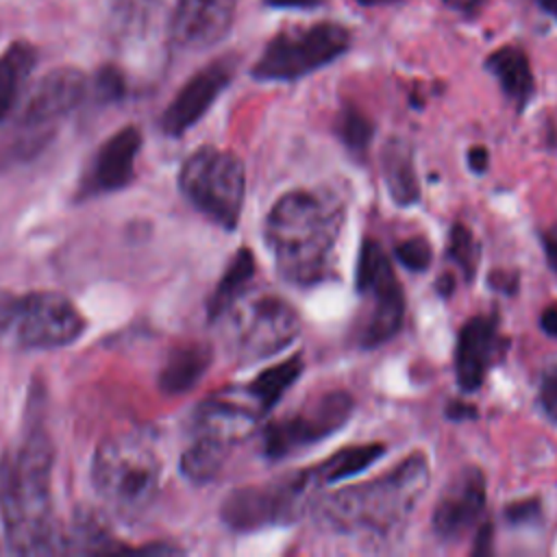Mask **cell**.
Wrapping results in <instances>:
<instances>
[{
    "label": "cell",
    "instance_id": "6da1fadb",
    "mask_svg": "<svg viewBox=\"0 0 557 557\" xmlns=\"http://www.w3.org/2000/svg\"><path fill=\"white\" fill-rule=\"evenodd\" d=\"M30 409L20 440L0 455V518L11 553L48 555L63 550L52 511L54 455L39 403Z\"/></svg>",
    "mask_w": 557,
    "mask_h": 557
},
{
    "label": "cell",
    "instance_id": "7a4b0ae2",
    "mask_svg": "<svg viewBox=\"0 0 557 557\" xmlns=\"http://www.w3.org/2000/svg\"><path fill=\"white\" fill-rule=\"evenodd\" d=\"M431 481L429 459L413 453L376 479L324 494L311 507L324 531L370 544L400 537Z\"/></svg>",
    "mask_w": 557,
    "mask_h": 557
},
{
    "label": "cell",
    "instance_id": "3957f363",
    "mask_svg": "<svg viewBox=\"0 0 557 557\" xmlns=\"http://www.w3.org/2000/svg\"><path fill=\"white\" fill-rule=\"evenodd\" d=\"M344 218V202L331 191L292 189L272 205L263 235L285 283L313 287L333 274Z\"/></svg>",
    "mask_w": 557,
    "mask_h": 557
},
{
    "label": "cell",
    "instance_id": "277c9868",
    "mask_svg": "<svg viewBox=\"0 0 557 557\" xmlns=\"http://www.w3.org/2000/svg\"><path fill=\"white\" fill-rule=\"evenodd\" d=\"M161 474V457L141 431L111 435L94 453V490L120 518H139L154 503Z\"/></svg>",
    "mask_w": 557,
    "mask_h": 557
},
{
    "label": "cell",
    "instance_id": "5b68a950",
    "mask_svg": "<svg viewBox=\"0 0 557 557\" xmlns=\"http://www.w3.org/2000/svg\"><path fill=\"white\" fill-rule=\"evenodd\" d=\"M78 307L59 292L0 289V339L28 350L74 344L85 331Z\"/></svg>",
    "mask_w": 557,
    "mask_h": 557
},
{
    "label": "cell",
    "instance_id": "8992f818",
    "mask_svg": "<svg viewBox=\"0 0 557 557\" xmlns=\"http://www.w3.org/2000/svg\"><path fill=\"white\" fill-rule=\"evenodd\" d=\"M178 187L207 220L224 231L237 228L246 198V168L235 152L200 146L181 165Z\"/></svg>",
    "mask_w": 557,
    "mask_h": 557
},
{
    "label": "cell",
    "instance_id": "52a82bcc",
    "mask_svg": "<svg viewBox=\"0 0 557 557\" xmlns=\"http://www.w3.org/2000/svg\"><path fill=\"white\" fill-rule=\"evenodd\" d=\"M355 289L361 298V315L352 331L355 344L366 350L379 348L400 331L407 305L389 255L372 237L361 242Z\"/></svg>",
    "mask_w": 557,
    "mask_h": 557
},
{
    "label": "cell",
    "instance_id": "ba28073f",
    "mask_svg": "<svg viewBox=\"0 0 557 557\" xmlns=\"http://www.w3.org/2000/svg\"><path fill=\"white\" fill-rule=\"evenodd\" d=\"M350 48V30L339 22H315L278 30L259 54L250 74L261 83H294Z\"/></svg>",
    "mask_w": 557,
    "mask_h": 557
},
{
    "label": "cell",
    "instance_id": "9c48e42d",
    "mask_svg": "<svg viewBox=\"0 0 557 557\" xmlns=\"http://www.w3.org/2000/svg\"><path fill=\"white\" fill-rule=\"evenodd\" d=\"M311 468H302L268 483L233 490L220 507L222 522L237 533H252L276 524H292L302 516L318 490Z\"/></svg>",
    "mask_w": 557,
    "mask_h": 557
},
{
    "label": "cell",
    "instance_id": "30bf717a",
    "mask_svg": "<svg viewBox=\"0 0 557 557\" xmlns=\"http://www.w3.org/2000/svg\"><path fill=\"white\" fill-rule=\"evenodd\" d=\"M355 411V398L346 389L322 392L296 411L272 420L261 437V450L265 459L281 461L300 450L329 440L350 420Z\"/></svg>",
    "mask_w": 557,
    "mask_h": 557
},
{
    "label": "cell",
    "instance_id": "8fae6325",
    "mask_svg": "<svg viewBox=\"0 0 557 557\" xmlns=\"http://www.w3.org/2000/svg\"><path fill=\"white\" fill-rule=\"evenodd\" d=\"M231 333L233 346L242 361H259L287 348L300 335V318L296 309L274 296L263 294L233 305Z\"/></svg>",
    "mask_w": 557,
    "mask_h": 557
},
{
    "label": "cell",
    "instance_id": "7c38bea8",
    "mask_svg": "<svg viewBox=\"0 0 557 557\" xmlns=\"http://www.w3.org/2000/svg\"><path fill=\"white\" fill-rule=\"evenodd\" d=\"M485 503L487 481L483 470L476 466L457 470L435 500L431 513L433 535L444 544L459 542L470 529L479 524L485 511Z\"/></svg>",
    "mask_w": 557,
    "mask_h": 557
},
{
    "label": "cell",
    "instance_id": "4fadbf2b",
    "mask_svg": "<svg viewBox=\"0 0 557 557\" xmlns=\"http://www.w3.org/2000/svg\"><path fill=\"white\" fill-rule=\"evenodd\" d=\"M237 70V57L224 54L200 67L174 96L161 115V131L168 137L185 135L211 109L218 96L231 85Z\"/></svg>",
    "mask_w": 557,
    "mask_h": 557
},
{
    "label": "cell",
    "instance_id": "5bb4252c",
    "mask_svg": "<svg viewBox=\"0 0 557 557\" xmlns=\"http://www.w3.org/2000/svg\"><path fill=\"white\" fill-rule=\"evenodd\" d=\"M509 342L498 331L496 315H472L457 333L455 379L463 394L481 389L487 372L505 355Z\"/></svg>",
    "mask_w": 557,
    "mask_h": 557
},
{
    "label": "cell",
    "instance_id": "9a60e30c",
    "mask_svg": "<svg viewBox=\"0 0 557 557\" xmlns=\"http://www.w3.org/2000/svg\"><path fill=\"white\" fill-rule=\"evenodd\" d=\"M141 148V133L135 126H124L115 131L100 148L94 152L87 170L83 172L76 198H94L124 189L135 178V163Z\"/></svg>",
    "mask_w": 557,
    "mask_h": 557
},
{
    "label": "cell",
    "instance_id": "2e32d148",
    "mask_svg": "<svg viewBox=\"0 0 557 557\" xmlns=\"http://www.w3.org/2000/svg\"><path fill=\"white\" fill-rule=\"evenodd\" d=\"M237 0H176L172 37L185 50H205L231 28Z\"/></svg>",
    "mask_w": 557,
    "mask_h": 557
},
{
    "label": "cell",
    "instance_id": "e0dca14e",
    "mask_svg": "<svg viewBox=\"0 0 557 557\" xmlns=\"http://www.w3.org/2000/svg\"><path fill=\"white\" fill-rule=\"evenodd\" d=\"M87 76L76 67H57L39 78L28 94L20 122L26 126L48 124L70 113L85 98Z\"/></svg>",
    "mask_w": 557,
    "mask_h": 557
},
{
    "label": "cell",
    "instance_id": "ac0fdd59",
    "mask_svg": "<svg viewBox=\"0 0 557 557\" xmlns=\"http://www.w3.org/2000/svg\"><path fill=\"white\" fill-rule=\"evenodd\" d=\"M255 422L257 411L226 394L202 400L191 418L194 435L215 440L228 448L248 437L255 429Z\"/></svg>",
    "mask_w": 557,
    "mask_h": 557
},
{
    "label": "cell",
    "instance_id": "d6986e66",
    "mask_svg": "<svg viewBox=\"0 0 557 557\" xmlns=\"http://www.w3.org/2000/svg\"><path fill=\"white\" fill-rule=\"evenodd\" d=\"M483 67L496 78L513 109L522 113L535 96V78L527 52L516 44H505L485 57Z\"/></svg>",
    "mask_w": 557,
    "mask_h": 557
},
{
    "label": "cell",
    "instance_id": "ffe728a7",
    "mask_svg": "<svg viewBox=\"0 0 557 557\" xmlns=\"http://www.w3.org/2000/svg\"><path fill=\"white\" fill-rule=\"evenodd\" d=\"M381 172L389 198L400 207H411L420 200V181L416 172L413 148L409 141L394 137L381 148Z\"/></svg>",
    "mask_w": 557,
    "mask_h": 557
},
{
    "label": "cell",
    "instance_id": "44dd1931",
    "mask_svg": "<svg viewBox=\"0 0 557 557\" xmlns=\"http://www.w3.org/2000/svg\"><path fill=\"white\" fill-rule=\"evenodd\" d=\"M211 361L213 350L205 342H187L176 346L161 368L159 387L165 394H185L205 376Z\"/></svg>",
    "mask_w": 557,
    "mask_h": 557
},
{
    "label": "cell",
    "instance_id": "7402d4cb",
    "mask_svg": "<svg viewBox=\"0 0 557 557\" xmlns=\"http://www.w3.org/2000/svg\"><path fill=\"white\" fill-rule=\"evenodd\" d=\"M255 270H257L255 255L248 248H239L231 257L224 274L220 276L215 289L209 296V302H207L209 320H218L226 315L233 309V305L244 298L248 285L252 283Z\"/></svg>",
    "mask_w": 557,
    "mask_h": 557
},
{
    "label": "cell",
    "instance_id": "603a6c76",
    "mask_svg": "<svg viewBox=\"0 0 557 557\" xmlns=\"http://www.w3.org/2000/svg\"><path fill=\"white\" fill-rule=\"evenodd\" d=\"M385 450L387 448L381 442L344 446V448L335 450L333 455H329L326 459H322L320 463L311 466V472H313L318 485L326 487V485L339 483L344 479H350V476L363 472L366 468L376 463L385 455Z\"/></svg>",
    "mask_w": 557,
    "mask_h": 557
},
{
    "label": "cell",
    "instance_id": "cb8c5ba5",
    "mask_svg": "<svg viewBox=\"0 0 557 557\" xmlns=\"http://www.w3.org/2000/svg\"><path fill=\"white\" fill-rule=\"evenodd\" d=\"M35 48L28 41H13L0 57V122L11 113L17 96L33 72Z\"/></svg>",
    "mask_w": 557,
    "mask_h": 557
},
{
    "label": "cell",
    "instance_id": "d4e9b609",
    "mask_svg": "<svg viewBox=\"0 0 557 557\" xmlns=\"http://www.w3.org/2000/svg\"><path fill=\"white\" fill-rule=\"evenodd\" d=\"M302 357L292 355L283 359L281 363L261 370L246 387V392L252 396V400L259 407V413H268L276 407V403L283 398V394L296 383V379L302 374Z\"/></svg>",
    "mask_w": 557,
    "mask_h": 557
},
{
    "label": "cell",
    "instance_id": "484cf974",
    "mask_svg": "<svg viewBox=\"0 0 557 557\" xmlns=\"http://www.w3.org/2000/svg\"><path fill=\"white\" fill-rule=\"evenodd\" d=\"M228 450V446L215 440L194 435L191 444L181 455V474L191 483H209L220 474Z\"/></svg>",
    "mask_w": 557,
    "mask_h": 557
},
{
    "label": "cell",
    "instance_id": "4316f807",
    "mask_svg": "<svg viewBox=\"0 0 557 557\" xmlns=\"http://www.w3.org/2000/svg\"><path fill=\"white\" fill-rule=\"evenodd\" d=\"M333 131H335L337 139L357 157L366 154V150L374 137L372 120L357 104H344L337 111Z\"/></svg>",
    "mask_w": 557,
    "mask_h": 557
},
{
    "label": "cell",
    "instance_id": "83f0119b",
    "mask_svg": "<svg viewBox=\"0 0 557 557\" xmlns=\"http://www.w3.org/2000/svg\"><path fill=\"white\" fill-rule=\"evenodd\" d=\"M446 259L453 261L459 268L466 283H472V278L476 276V270H479L481 244H479V239L474 237V233L470 231L468 224L455 222L450 226Z\"/></svg>",
    "mask_w": 557,
    "mask_h": 557
},
{
    "label": "cell",
    "instance_id": "f1b7e54d",
    "mask_svg": "<svg viewBox=\"0 0 557 557\" xmlns=\"http://www.w3.org/2000/svg\"><path fill=\"white\" fill-rule=\"evenodd\" d=\"M394 257L411 272H424L433 261V248L426 237L413 235L394 246Z\"/></svg>",
    "mask_w": 557,
    "mask_h": 557
},
{
    "label": "cell",
    "instance_id": "f546056e",
    "mask_svg": "<svg viewBox=\"0 0 557 557\" xmlns=\"http://www.w3.org/2000/svg\"><path fill=\"white\" fill-rule=\"evenodd\" d=\"M537 403L544 411V416L557 424V363L548 366L540 376L537 387Z\"/></svg>",
    "mask_w": 557,
    "mask_h": 557
},
{
    "label": "cell",
    "instance_id": "4dcf8cb0",
    "mask_svg": "<svg viewBox=\"0 0 557 557\" xmlns=\"http://www.w3.org/2000/svg\"><path fill=\"white\" fill-rule=\"evenodd\" d=\"M503 518L507 524H513V527L540 522L542 520V503H540V498L513 500L503 509Z\"/></svg>",
    "mask_w": 557,
    "mask_h": 557
},
{
    "label": "cell",
    "instance_id": "1f68e13d",
    "mask_svg": "<svg viewBox=\"0 0 557 557\" xmlns=\"http://www.w3.org/2000/svg\"><path fill=\"white\" fill-rule=\"evenodd\" d=\"M96 94L102 102H111V100H120L124 96V76L117 67H102L98 74H96Z\"/></svg>",
    "mask_w": 557,
    "mask_h": 557
},
{
    "label": "cell",
    "instance_id": "d6a6232c",
    "mask_svg": "<svg viewBox=\"0 0 557 557\" xmlns=\"http://www.w3.org/2000/svg\"><path fill=\"white\" fill-rule=\"evenodd\" d=\"M540 246H542L548 268L557 274V224H553L540 233Z\"/></svg>",
    "mask_w": 557,
    "mask_h": 557
},
{
    "label": "cell",
    "instance_id": "836d02e7",
    "mask_svg": "<svg viewBox=\"0 0 557 557\" xmlns=\"http://www.w3.org/2000/svg\"><path fill=\"white\" fill-rule=\"evenodd\" d=\"M490 287L503 292V294H509L513 296L516 289H518V272L513 270H496V272H490V278H487Z\"/></svg>",
    "mask_w": 557,
    "mask_h": 557
},
{
    "label": "cell",
    "instance_id": "e575fe53",
    "mask_svg": "<svg viewBox=\"0 0 557 557\" xmlns=\"http://www.w3.org/2000/svg\"><path fill=\"white\" fill-rule=\"evenodd\" d=\"M442 2L446 9H450L461 17H476L487 4V0H442Z\"/></svg>",
    "mask_w": 557,
    "mask_h": 557
},
{
    "label": "cell",
    "instance_id": "d590c367",
    "mask_svg": "<svg viewBox=\"0 0 557 557\" xmlns=\"http://www.w3.org/2000/svg\"><path fill=\"white\" fill-rule=\"evenodd\" d=\"M466 161H468V168H470L474 174H483V172L490 168V152H487L485 146L476 144V146L468 148Z\"/></svg>",
    "mask_w": 557,
    "mask_h": 557
},
{
    "label": "cell",
    "instance_id": "8d00e7d4",
    "mask_svg": "<svg viewBox=\"0 0 557 557\" xmlns=\"http://www.w3.org/2000/svg\"><path fill=\"white\" fill-rule=\"evenodd\" d=\"M446 418L448 420H474L476 418V407H472L466 400H450L446 405Z\"/></svg>",
    "mask_w": 557,
    "mask_h": 557
},
{
    "label": "cell",
    "instance_id": "74e56055",
    "mask_svg": "<svg viewBox=\"0 0 557 557\" xmlns=\"http://www.w3.org/2000/svg\"><path fill=\"white\" fill-rule=\"evenodd\" d=\"M492 553V524L485 522L479 527L474 546H472V555H490Z\"/></svg>",
    "mask_w": 557,
    "mask_h": 557
},
{
    "label": "cell",
    "instance_id": "f35d334b",
    "mask_svg": "<svg viewBox=\"0 0 557 557\" xmlns=\"http://www.w3.org/2000/svg\"><path fill=\"white\" fill-rule=\"evenodd\" d=\"M540 329L546 335L557 337V302H550L548 307H544V311L540 315Z\"/></svg>",
    "mask_w": 557,
    "mask_h": 557
},
{
    "label": "cell",
    "instance_id": "ab89813d",
    "mask_svg": "<svg viewBox=\"0 0 557 557\" xmlns=\"http://www.w3.org/2000/svg\"><path fill=\"white\" fill-rule=\"evenodd\" d=\"M324 0H263L265 7L272 9H315Z\"/></svg>",
    "mask_w": 557,
    "mask_h": 557
},
{
    "label": "cell",
    "instance_id": "60d3db41",
    "mask_svg": "<svg viewBox=\"0 0 557 557\" xmlns=\"http://www.w3.org/2000/svg\"><path fill=\"white\" fill-rule=\"evenodd\" d=\"M435 289H437L440 296H450L453 289H455V278L450 274H442L435 283Z\"/></svg>",
    "mask_w": 557,
    "mask_h": 557
},
{
    "label": "cell",
    "instance_id": "b9f144b4",
    "mask_svg": "<svg viewBox=\"0 0 557 557\" xmlns=\"http://www.w3.org/2000/svg\"><path fill=\"white\" fill-rule=\"evenodd\" d=\"M537 7L557 22V0H535Z\"/></svg>",
    "mask_w": 557,
    "mask_h": 557
}]
</instances>
